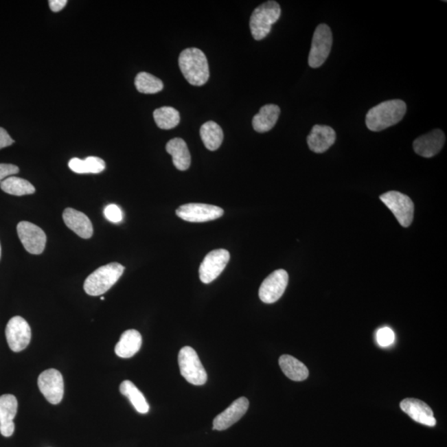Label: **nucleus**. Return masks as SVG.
<instances>
[{
    "label": "nucleus",
    "instance_id": "9",
    "mask_svg": "<svg viewBox=\"0 0 447 447\" xmlns=\"http://www.w3.org/2000/svg\"><path fill=\"white\" fill-rule=\"evenodd\" d=\"M5 335L10 348L14 352H20L30 345L32 332L27 321L19 316L11 318L8 322Z\"/></svg>",
    "mask_w": 447,
    "mask_h": 447
},
{
    "label": "nucleus",
    "instance_id": "14",
    "mask_svg": "<svg viewBox=\"0 0 447 447\" xmlns=\"http://www.w3.org/2000/svg\"><path fill=\"white\" fill-rule=\"evenodd\" d=\"M249 402L247 398L241 397L233 401L231 406L217 415L213 421V430L224 431L236 424L244 417L249 409Z\"/></svg>",
    "mask_w": 447,
    "mask_h": 447
},
{
    "label": "nucleus",
    "instance_id": "3",
    "mask_svg": "<svg viewBox=\"0 0 447 447\" xmlns=\"http://www.w3.org/2000/svg\"><path fill=\"white\" fill-rule=\"evenodd\" d=\"M124 271V266L119 263L102 266L87 277L84 284V292L93 297L103 295L118 282Z\"/></svg>",
    "mask_w": 447,
    "mask_h": 447
},
{
    "label": "nucleus",
    "instance_id": "20",
    "mask_svg": "<svg viewBox=\"0 0 447 447\" xmlns=\"http://www.w3.org/2000/svg\"><path fill=\"white\" fill-rule=\"evenodd\" d=\"M279 115L280 108L277 104H265L253 118V130L257 133L271 131L275 126Z\"/></svg>",
    "mask_w": 447,
    "mask_h": 447
},
{
    "label": "nucleus",
    "instance_id": "33",
    "mask_svg": "<svg viewBox=\"0 0 447 447\" xmlns=\"http://www.w3.org/2000/svg\"><path fill=\"white\" fill-rule=\"evenodd\" d=\"M14 143V140L8 134L5 128H0V149L11 146Z\"/></svg>",
    "mask_w": 447,
    "mask_h": 447
},
{
    "label": "nucleus",
    "instance_id": "35",
    "mask_svg": "<svg viewBox=\"0 0 447 447\" xmlns=\"http://www.w3.org/2000/svg\"><path fill=\"white\" fill-rule=\"evenodd\" d=\"M0 257H1V245H0Z\"/></svg>",
    "mask_w": 447,
    "mask_h": 447
},
{
    "label": "nucleus",
    "instance_id": "32",
    "mask_svg": "<svg viewBox=\"0 0 447 447\" xmlns=\"http://www.w3.org/2000/svg\"><path fill=\"white\" fill-rule=\"evenodd\" d=\"M19 168L14 164L0 163V183L8 177L17 174Z\"/></svg>",
    "mask_w": 447,
    "mask_h": 447
},
{
    "label": "nucleus",
    "instance_id": "11",
    "mask_svg": "<svg viewBox=\"0 0 447 447\" xmlns=\"http://www.w3.org/2000/svg\"><path fill=\"white\" fill-rule=\"evenodd\" d=\"M17 232L20 241L28 253L41 255L47 243L46 233L41 228L27 221H21L18 225Z\"/></svg>",
    "mask_w": 447,
    "mask_h": 447
},
{
    "label": "nucleus",
    "instance_id": "26",
    "mask_svg": "<svg viewBox=\"0 0 447 447\" xmlns=\"http://www.w3.org/2000/svg\"><path fill=\"white\" fill-rule=\"evenodd\" d=\"M120 393L130 400L137 412L146 414L149 411V405L144 394L130 380L122 382L119 387Z\"/></svg>",
    "mask_w": 447,
    "mask_h": 447
},
{
    "label": "nucleus",
    "instance_id": "25",
    "mask_svg": "<svg viewBox=\"0 0 447 447\" xmlns=\"http://www.w3.org/2000/svg\"><path fill=\"white\" fill-rule=\"evenodd\" d=\"M71 170L78 174L86 173H100L106 168V163L98 157H88L84 160L78 158L71 159L68 163Z\"/></svg>",
    "mask_w": 447,
    "mask_h": 447
},
{
    "label": "nucleus",
    "instance_id": "13",
    "mask_svg": "<svg viewBox=\"0 0 447 447\" xmlns=\"http://www.w3.org/2000/svg\"><path fill=\"white\" fill-rule=\"evenodd\" d=\"M40 391L51 404H58L64 396V381L62 374L49 369L40 374L38 380Z\"/></svg>",
    "mask_w": 447,
    "mask_h": 447
},
{
    "label": "nucleus",
    "instance_id": "16",
    "mask_svg": "<svg viewBox=\"0 0 447 447\" xmlns=\"http://www.w3.org/2000/svg\"><path fill=\"white\" fill-rule=\"evenodd\" d=\"M18 412V400L12 394L0 396V433L10 437L14 433V420Z\"/></svg>",
    "mask_w": 447,
    "mask_h": 447
},
{
    "label": "nucleus",
    "instance_id": "15",
    "mask_svg": "<svg viewBox=\"0 0 447 447\" xmlns=\"http://www.w3.org/2000/svg\"><path fill=\"white\" fill-rule=\"evenodd\" d=\"M445 142L444 133L437 128L415 140L413 149L417 155L430 159L440 152Z\"/></svg>",
    "mask_w": 447,
    "mask_h": 447
},
{
    "label": "nucleus",
    "instance_id": "29",
    "mask_svg": "<svg viewBox=\"0 0 447 447\" xmlns=\"http://www.w3.org/2000/svg\"><path fill=\"white\" fill-rule=\"evenodd\" d=\"M135 87L140 93L156 94L163 89V82L148 72H139L135 78Z\"/></svg>",
    "mask_w": 447,
    "mask_h": 447
},
{
    "label": "nucleus",
    "instance_id": "22",
    "mask_svg": "<svg viewBox=\"0 0 447 447\" xmlns=\"http://www.w3.org/2000/svg\"><path fill=\"white\" fill-rule=\"evenodd\" d=\"M142 346V336L136 330L124 332L115 345V352L120 358H131L139 352Z\"/></svg>",
    "mask_w": 447,
    "mask_h": 447
},
{
    "label": "nucleus",
    "instance_id": "5",
    "mask_svg": "<svg viewBox=\"0 0 447 447\" xmlns=\"http://www.w3.org/2000/svg\"><path fill=\"white\" fill-rule=\"evenodd\" d=\"M179 364L181 374L193 385H203L207 381V374L199 359L198 354L191 346L180 350Z\"/></svg>",
    "mask_w": 447,
    "mask_h": 447
},
{
    "label": "nucleus",
    "instance_id": "30",
    "mask_svg": "<svg viewBox=\"0 0 447 447\" xmlns=\"http://www.w3.org/2000/svg\"><path fill=\"white\" fill-rule=\"evenodd\" d=\"M106 218L112 223H119L123 220V212L118 205L111 204L104 210Z\"/></svg>",
    "mask_w": 447,
    "mask_h": 447
},
{
    "label": "nucleus",
    "instance_id": "10",
    "mask_svg": "<svg viewBox=\"0 0 447 447\" xmlns=\"http://www.w3.org/2000/svg\"><path fill=\"white\" fill-rule=\"evenodd\" d=\"M229 257V253L223 249H215L209 253L200 266V281L208 284L216 280L227 267Z\"/></svg>",
    "mask_w": 447,
    "mask_h": 447
},
{
    "label": "nucleus",
    "instance_id": "2",
    "mask_svg": "<svg viewBox=\"0 0 447 447\" xmlns=\"http://www.w3.org/2000/svg\"><path fill=\"white\" fill-rule=\"evenodd\" d=\"M179 64L181 71L189 84L201 87L208 82L210 69L207 58L198 48H187L181 52Z\"/></svg>",
    "mask_w": 447,
    "mask_h": 447
},
{
    "label": "nucleus",
    "instance_id": "4",
    "mask_svg": "<svg viewBox=\"0 0 447 447\" xmlns=\"http://www.w3.org/2000/svg\"><path fill=\"white\" fill-rule=\"evenodd\" d=\"M281 16V8L276 1H267L262 3L253 10L249 27L253 38L257 41L265 38L271 33L273 24H275Z\"/></svg>",
    "mask_w": 447,
    "mask_h": 447
},
{
    "label": "nucleus",
    "instance_id": "8",
    "mask_svg": "<svg viewBox=\"0 0 447 447\" xmlns=\"http://www.w3.org/2000/svg\"><path fill=\"white\" fill-rule=\"evenodd\" d=\"M177 216L189 222H207L220 218L224 215L222 208L216 205L189 203L181 205L176 211Z\"/></svg>",
    "mask_w": 447,
    "mask_h": 447
},
{
    "label": "nucleus",
    "instance_id": "19",
    "mask_svg": "<svg viewBox=\"0 0 447 447\" xmlns=\"http://www.w3.org/2000/svg\"><path fill=\"white\" fill-rule=\"evenodd\" d=\"M63 220L67 227L83 239H90L93 236V225L84 213L72 208L63 212Z\"/></svg>",
    "mask_w": 447,
    "mask_h": 447
},
{
    "label": "nucleus",
    "instance_id": "23",
    "mask_svg": "<svg viewBox=\"0 0 447 447\" xmlns=\"http://www.w3.org/2000/svg\"><path fill=\"white\" fill-rule=\"evenodd\" d=\"M279 365L285 376L293 381H303L309 376L307 366L288 354L279 358Z\"/></svg>",
    "mask_w": 447,
    "mask_h": 447
},
{
    "label": "nucleus",
    "instance_id": "18",
    "mask_svg": "<svg viewBox=\"0 0 447 447\" xmlns=\"http://www.w3.org/2000/svg\"><path fill=\"white\" fill-rule=\"evenodd\" d=\"M336 134L332 127L317 124L308 137L310 150L316 154H323L335 144Z\"/></svg>",
    "mask_w": 447,
    "mask_h": 447
},
{
    "label": "nucleus",
    "instance_id": "28",
    "mask_svg": "<svg viewBox=\"0 0 447 447\" xmlns=\"http://www.w3.org/2000/svg\"><path fill=\"white\" fill-rule=\"evenodd\" d=\"M154 119L157 126L161 130H172L180 123V114L176 108L170 106H163L154 112Z\"/></svg>",
    "mask_w": 447,
    "mask_h": 447
},
{
    "label": "nucleus",
    "instance_id": "24",
    "mask_svg": "<svg viewBox=\"0 0 447 447\" xmlns=\"http://www.w3.org/2000/svg\"><path fill=\"white\" fill-rule=\"evenodd\" d=\"M200 135L201 140L210 151H216L220 147L224 139L222 128L214 122H208L200 127Z\"/></svg>",
    "mask_w": 447,
    "mask_h": 447
},
{
    "label": "nucleus",
    "instance_id": "27",
    "mask_svg": "<svg viewBox=\"0 0 447 447\" xmlns=\"http://www.w3.org/2000/svg\"><path fill=\"white\" fill-rule=\"evenodd\" d=\"M0 187L8 194L17 196L32 195L36 192L35 187L28 181L14 176L3 181Z\"/></svg>",
    "mask_w": 447,
    "mask_h": 447
},
{
    "label": "nucleus",
    "instance_id": "1",
    "mask_svg": "<svg viewBox=\"0 0 447 447\" xmlns=\"http://www.w3.org/2000/svg\"><path fill=\"white\" fill-rule=\"evenodd\" d=\"M406 106L401 100H392L370 108L366 115L369 130L380 132L400 123L406 114Z\"/></svg>",
    "mask_w": 447,
    "mask_h": 447
},
{
    "label": "nucleus",
    "instance_id": "12",
    "mask_svg": "<svg viewBox=\"0 0 447 447\" xmlns=\"http://www.w3.org/2000/svg\"><path fill=\"white\" fill-rule=\"evenodd\" d=\"M288 284V273L284 269H277L262 283L259 292L260 300L267 304L276 303L284 295Z\"/></svg>",
    "mask_w": 447,
    "mask_h": 447
},
{
    "label": "nucleus",
    "instance_id": "21",
    "mask_svg": "<svg viewBox=\"0 0 447 447\" xmlns=\"http://www.w3.org/2000/svg\"><path fill=\"white\" fill-rule=\"evenodd\" d=\"M166 150L172 157V162L180 171H186L191 166L192 158L187 144L183 139L175 138L166 145Z\"/></svg>",
    "mask_w": 447,
    "mask_h": 447
},
{
    "label": "nucleus",
    "instance_id": "7",
    "mask_svg": "<svg viewBox=\"0 0 447 447\" xmlns=\"http://www.w3.org/2000/svg\"><path fill=\"white\" fill-rule=\"evenodd\" d=\"M380 200L393 212L398 222L404 227H409L413 222L414 205L410 197L396 191L385 193Z\"/></svg>",
    "mask_w": 447,
    "mask_h": 447
},
{
    "label": "nucleus",
    "instance_id": "36",
    "mask_svg": "<svg viewBox=\"0 0 447 447\" xmlns=\"http://www.w3.org/2000/svg\"><path fill=\"white\" fill-rule=\"evenodd\" d=\"M100 300H104V297H100Z\"/></svg>",
    "mask_w": 447,
    "mask_h": 447
},
{
    "label": "nucleus",
    "instance_id": "17",
    "mask_svg": "<svg viewBox=\"0 0 447 447\" xmlns=\"http://www.w3.org/2000/svg\"><path fill=\"white\" fill-rule=\"evenodd\" d=\"M400 408L418 424L428 426H434L437 424L432 409L424 402L416 398H406L401 402Z\"/></svg>",
    "mask_w": 447,
    "mask_h": 447
},
{
    "label": "nucleus",
    "instance_id": "34",
    "mask_svg": "<svg viewBox=\"0 0 447 447\" xmlns=\"http://www.w3.org/2000/svg\"><path fill=\"white\" fill-rule=\"evenodd\" d=\"M67 0H50L49 6L51 11H61L67 5Z\"/></svg>",
    "mask_w": 447,
    "mask_h": 447
},
{
    "label": "nucleus",
    "instance_id": "31",
    "mask_svg": "<svg viewBox=\"0 0 447 447\" xmlns=\"http://www.w3.org/2000/svg\"><path fill=\"white\" fill-rule=\"evenodd\" d=\"M376 338L378 344L382 347H386L393 343L396 336L391 329L384 328L378 330Z\"/></svg>",
    "mask_w": 447,
    "mask_h": 447
},
{
    "label": "nucleus",
    "instance_id": "6",
    "mask_svg": "<svg viewBox=\"0 0 447 447\" xmlns=\"http://www.w3.org/2000/svg\"><path fill=\"white\" fill-rule=\"evenodd\" d=\"M332 42L331 28L325 23L318 25L313 34L311 50L308 56L310 67L318 68L323 65L331 52Z\"/></svg>",
    "mask_w": 447,
    "mask_h": 447
}]
</instances>
